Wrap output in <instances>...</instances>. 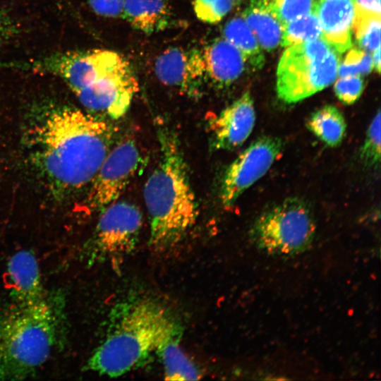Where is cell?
I'll return each mask as SVG.
<instances>
[{"label": "cell", "instance_id": "obj_1", "mask_svg": "<svg viewBox=\"0 0 381 381\" xmlns=\"http://www.w3.org/2000/svg\"><path fill=\"white\" fill-rule=\"evenodd\" d=\"M37 166L52 188L70 193L91 183L111 150L114 129L75 108L45 111L29 131Z\"/></svg>", "mask_w": 381, "mask_h": 381}, {"label": "cell", "instance_id": "obj_2", "mask_svg": "<svg viewBox=\"0 0 381 381\" xmlns=\"http://www.w3.org/2000/svg\"><path fill=\"white\" fill-rule=\"evenodd\" d=\"M157 135L159 160L145 182L143 195L150 224L149 245L164 251L183 240L199 211L177 136L162 126Z\"/></svg>", "mask_w": 381, "mask_h": 381}, {"label": "cell", "instance_id": "obj_3", "mask_svg": "<svg viewBox=\"0 0 381 381\" xmlns=\"http://www.w3.org/2000/svg\"><path fill=\"white\" fill-rule=\"evenodd\" d=\"M103 341L87 363L88 370L116 377L144 364L181 326L161 304L136 299L116 308Z\"/></svg>", "mask_w": 381, "mask_h": 381}, {"label": "cell", "instance_id": "obj_4", "mask_svg": "<svg viewBox=\"0 0 381 381\" xmlns=\"http://www.w3.org/2000/svg\"><path fill=\"white\" fill-rule=\"evenodd\" d=\"M57 308L45 296L0 315V356L7 375H25L48 360L59 337Z\"/></svg>", "mask_w": 381, "mask_h": 381}, {"label": "cell", "instance_id": "obj_5", "mask_svg": "<svg viewBox=\"0 0 381 381\" xmlns=\"http://www.w3.org/2000/svg\"><path fill=\"white\" fill-rule=\"evenodd\" d=\"M339 54L322 37L286 47L277 69L279 98L295 103L329 86L337 75Z\"/></svg>", "mask_w": 381, "mask_h": 381}, {"label": "cell", "instance_id": "obj_6", "mask_svg": "<svg viewBox=\"0 0 381 381\" xmlns=\"http://www.w3.org/2000/svg\"><path fill=\"white\" fill-rule=\"evenodd\" d=\"M315 234L313 213L298 198L286 199L262 212L253 222L250 236L262 252L289 257L301 253L311 246Z\"/></svg>", "mask_w": 381, "mask_h": 381}, {"label": "cell", "instance_id": "obj_7", "mask_svg": "<svg viewBox=\"0 0 381 381\" xmlns=\"http://www.w3.org/2000/svg\"><path fill=\"white\" fill-rule=\"evenodd\" d=\"M142 224V212L135 205L116 200L107 205L85 251L87 262L116 263L129 255L137 245Z\"/></svg>", "mask_w": 381, "mask_h": 381}, {"label": "cell", "instance_id": "obj_8", "mask_svg": "<svg viewBox=\"0 0 381 381\" xmlns=\"http://www.w3.org/2000/svg\"><path fill=\"white\" fill-rule=\"evenodd\" d=\"M26 66L59 77L74 93L105 75L131 67L123 56L107 49L55 54Z\"/></svg>", "mask_w": 381, "mask_h": 381}, {"label": "cell", "instance_id": "obj_9", "mask_svg": "<svg viewBox=\"0 0 381 381\" xmlns=\"http://www.w3.org/2000/svg\"><path fill=\"white\" fill-rule=\"evenodd\" d=\"M142 157L136 142L125 139L109 151L91 181L85 206L103 210L117 200L136 173Z\"/></svg>", "mask_w": 381, "mask_h": 381}, {"label": "cell", "instance_id": "obj_10", "mask_svg": "<svg viewBox=\"0 0 381 381\" xmlns=\"http://www.w3.org/2000/svg\"><path fill=\"white\" fill-rule=\"evenodd\" d=\"M279 138L262 136L253 141L227 167L220 189L222 205L229 207L263 176L283 150Z\"/></svg>", "mask_w": 381, "mask_h": 381}, {"label": "cell", "instance_id": "obj_11", "mask_svg": "<svg viewBox=\"0 0 381 381\" xmlns=\"http://www.w3.org/2000/svg\"><path fill=\"white\" fill-rule=\"evenodd\" d=\"M138 90V81L129 67L105 75L75 94L87 109L117 119L127 112Z\"/></svg>", "mask_w": 381, "mask_h": 381}, {"label": "cell", "instance_id": "obj_12", "mask_svg": "<svg viewBox=\"0 0 381 381\" xmlns=\"http://www.w3.org/2000/svg\"><path fill=\"white\" fill-rule=\"evenodd\" d=\"M155 72L163 84L191 97L200 95L207 80L202 52L195 48L166 49L157 58Z\"/></svg>", "mask_w": 381, "mask_h": 381}, {"label": "cell", "instance_id": "obj_13", "mask_svg": "<svg viewBox=\"0 0 381 381\" xmlns=\"http://www.w3.org/2000/svg\"><path fill=\"white\" fill-rule=\"evenodd\" d=\"M255 121L253 101L246 92L210 121L212 145L224 150L240 147L252 132Z\"/></svg>", "mask_w": 381, "mask_h": 381}, {"label": "cell", "instance_id": "obj_14", "mask_svg": "<svg viewBox=\"0 0 381 381\" xmlns=\"http://www.w3.org/2000/svg\"><path fill=\"white\" fill-rule=\"evenodd\" d=\"M315 11L322 37L339 54L351 48L354 0H319Z\"/></svg>", "mask_w": 381, "mask_h": 381}, {"label": "cell", "instance_id": "obj_15", "mask_svg": "<svg viewBox=\"0 0 381 381\" xmlns=\"http://www.w3.org/2000/svg\"><path fill=\"white\" fill-rule=\"evenodd\" d=\"M6 276L16 303H30L46 296L40 266L31 251L23 250L13 254L7 264Z\"/></svg>", "mask_w": 381, "mask_h": 381}, {"label": "cell", "instance_id": "obj_16", "mask_svg": "<svg viewBox=\"0 0 381 381\" xmlns=\"http://www.w3.org/2000/svg\"><path fill=\"white\" fill-rule=\"evenodd\" d=\"M202 52L207 80L217 87L229 86L244 70L246 62L242 55L223 37L215 39Z\"/></svg>", "mask_w": 381, "mask_h": 381}, {"label": "cell", "instance_id": "obj_17", "mask_svg": "<svg viewBox=\"0 0 381 381\" xmlns=\"http://www.w3.org/2000/svg\"><path fill=\"white\" fill-rule=\"evenodd\" d=\"M241 17L263 49L270 52L279 46L284 25L265 0H250Z\"/></svg>", "mask_w": 381, "mask_h": 381}, {"label": "cell", "instance_id": "obj_18", "mask_svg": "<svg viewBox=\"0 0 381 381\" xmlns=\"http://www.w3.org/2000/svg\"><path fill=\"white\" fill-rule=\"evenodd\" d=\"M121 16L135 29L150 35L167 28L171 11L165 0H125Z\"/></svg>", "mask_w": 381, "mask_h": 381}, {"label": "cell", "instance_id": "obj_19", "mask_svg": "<svg viewBox=\"0 0 381 381\" xmlns=\"http://www.w3.org/2000/svg\"><path fill=\"white\" fill-rule=\"evenodd\" d=\"M182 329L179 327L159 346L156 353L161 359L164 377L167 380H195L201 377L197 366L180 346Z\"/></svg>", "mask_w": 381, "mask_h": 381}, {"label": "cell", "instance_id": "obj_20", "mask_svg": "<svg viewBox=\"0 0 381 381\" xmlns=\"http://www.w3.org/2000/svg\"><path fill=\"white\" fill-rule=\"evenodd\" d=\"M223 38L234 45L245 62L254 70L261 69L265 61L263 49L242 17H235L223 28Z\"/></svg>", "mask_w": 381, "mask_h": 381}, {"label": "cell", "instance_id": "obj_21", "mask_svg": "<svg viewBox=\"0 0 381 381\" xmlns=\"http://www.w3.org/2000/svg\"><path fill=\"white\" fill-rule=\"evenodd\" d=\"M307 128L328 146L337 147L345 136L346 124L339 109L327 104L310 116Z\"/></svg>", "mask_w": 381, "mask_h": 381}, {"label": "cell", "instance_id": "obj_22", "mask_svg": "<svg viewBox=\"0 0 381 381\" xmlns=\"http://www.w3.org/2000/svg\"><path fill=\"white\" fill-rule=\"evenodd\" d=\"M322 37V28L316 13L300 16L284 26L280 44L289 47Z\"/></svg>", "mask_w": 381, "mask_h": 381}, {"label": "cell", "instance_id": "obj_23", "mask_svg": "<svg viewBox=\"0 0 381 381\" xmlns=\"http://www.w3.org/2000/svg\"><path fill=\"white\" fill-rule=\"evenodd\" d=\"M353 30L362 49L373 52L380 46V16L354 13Z\"/></svg>", "mask_w": 381, "mask_h": 381}, {"label": "cell", "instance_id": "obj_24", "mask_svg": "<svg viewBox=\"0 0 381 381\" xmlns=\"http://www.w3.org/2000/svg\"><path fill=\"white\" fill-rule=\"evenodd\" d=\"M284 26L289 22L314 11L315 0H265Z\"/></svg>", "mask_w": 381, "mask_h": 381}, {"label": "cell", "instance_id": "obj_25", "mask_svg": "<svg viewBox=\"0 0 381 381\" xmlns=\"http://www.w3.org/2000/svg\"><path fill=\"white\" fill-rule=\"evenodd\" d=\"M380 111L378 110L367 131L361 147L360 159L366 167H375L380 161Z\"/></svg>", "mask_w": 381, "mask_h": 381}, {"label": "cell", "instance_id": "obj_26", "mask_svg": "<svg viewBox=\"0 0 381 381\" xmlns=\"http://www.w3.org/2000/svg\"><path fill=\"white\" fill-rule=\"evenodd\" d=\"M373 68L372 55L362 49L352 48L339 64L337 75L339 77L361 75L370 72Z\"/></svg>", "mask_w": 381, "mask_h": 381}, {"label": "cell", "instance_id": "obj_27", "mask_svg": "<svg viewBox=\"0 0 381 381\" xmlns=\"http://www.w3.org/2000/svg\"><path fill=\"white\" fill-rule=\"evenodd\" d=\"M234 4L231 0H194L193 3L196 17L209 24L219 23Z\"/></svg>", "mask_w": 381, "mask_h": 381}, {"label": "cell", "instance_id": "obj_28", "mask_svg": "<svg viewBox=\"0 0 381 381\" xmlns=\"http://www.w3.org/2000/svg\"><path fill=\"white\" fill-rule=\"evenodd\" d=\"M337 98L344 104L354 103L363 92L364 85L361 75L340 77L334 84Z\"/></svg>", "mask_w": 381, "mask_h": 381}, {"label": "cell", "instance_id": "obj_29", "mask_svg": "<svg viewBox=\"0 0 381 381\" xmlns=\"http://www.w3.org/2000/svg\"><path fill=\"white\" fill-rule=\"evenodd\" d=\"M125 0H88V4L97 15L121 17Z\"/></svg>", "mask_w": 381, "mask_h": 381}, {"label": "cell", "instance_id": "obj_30", "mask_svg": "<svg viewBox=\"0 0 381 381\" xmlns=\"http://www.w3.org/2000/svg\"><path fill=\"white\" fill-rule=\"evenodd\" d=\"M17 26L12 18L0 8V42L14 36Z\"/></svg>", "mask_w": 381, "mask_h": 381}, {"label": "cell", "instance_id": "obj_31", "mask_svg": "<svg viewBox=\"0 0 381 381\" xmlns=\"http://www.w3.org/2000/svg\"><path fill=\"white\" fill-rule=\"evenodd\" d=\"M355 13L380 16V0H354Z\"/></svg>", "mask_w": 381, "mask_h": 381}, {"label": "cell", "instance_id": "obj_32", "mask_svg": "<svg viewBox=\"0 0 381 381\" xmlns=\"http://www.w3.org/2000/svg\"><path fill=\"white\" fill-rule=\"evenodd\" d=\"M372 60H373V68H375L377 72H380V46L378 47L377 49H375L373 52Z\"/></svg>", "mask_w": 381, "mask_h": 381}, {"label": "cell", "instance_id": "obj_33", "mask_svg": "<svg viewBox=\"0 0 381 381\" xmlns=\"http://www.w3.org/2000/svg\"><path fill=\"white\" fill-rule=\"evenodd\" d=\"M6 376L7 373L0 356V380L4 379Z\"/></svg>", "mask_w": 381, "mask_h": 381}, {"label": "cell", "instance_id": "obj_34", "mask_svg": "<svg viewBox=\"0 0 381 381\" xmlns=\"http://www.w3.org/2000/svg\"><path fill=\"white\" fill-rule=\"evenodd\" d=\"M234 4H239L244 0H231Z\"/></svg>", "mask_w": 381, "mask_h": 381}]
</instances>
